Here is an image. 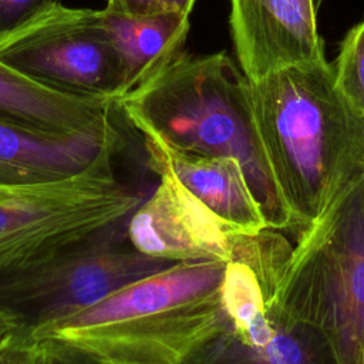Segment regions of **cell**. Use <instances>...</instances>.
Listing matches in <instances>:
<instances>
[{"label": "cell", "instance_id": "20", "mask_svg": "<svg viewBox=\"0 0 364 364\" xmlns=\"http://www.w3.org/2000/svg\"><path fill=\"white\" fill-rule=\"evenodd\" d=\"M23 330L27 328L24 327L21 320L9 310L0 307V346L16 334L21 333Z\"/></svg>", "mask_w": 364, "mask_h": 364}, {"label": "cell", "instance_id": "14", "mask_svg": "<svg viewBox=\"0 0 364 364\" xmlns=\"http://www.w3.org/2000/svg\"><path fill=\"white\" fill-rule=\"evenodd\" d=\"M337 316L347 344L357 347L364 333V246L353 249L343 262L337 291Z\"/></svg>", "mask_w": 364, "mask_h": 364}, {"label": "cell", "instance_id": "4", "mask_svg": "<svg viewBox=\"0 0 364 364\" xmlns=\"http://www.w3.org/2000/svg\"><path fill=\"white\" fill-rule=\"evenodd\" d=\"M250 101L263 149L309 183L321 179L328 158L364 154V114L343 95L326 58L250 82Z\"/></svg>", "mask_w": 364, "mask_h": 364}, {"label": "cell", "instance_id": "9", "mask_svg": "<svg viewBox=\"0 0 364 364\" xmlns=\"http://www.w3.org/2000/svg\"><path fill=\"white\" fill-rule=\"evenodd\" d=\"M119 145L121 134L112 115L73 134L46 132L0 119V183L67 178Z\"/></svg>", "mask_w": 364, "mask_h": 364}, {"label": "cell", "instance_id": "19", "mask_svg": "<svg viewBox=\"0 0 364 364\" xmlns=\"http://www.w3.org/2000/svg\"><path fill=\"white\" fill-rule=\"evenodd\" d=\"M104 9L119 14L144 16L158 11V0H105Z\"/></svg>", "mask_w": 364, "mask_h": 364}, {"label": "cell", "instance_id": "21", "mask_svg": "<svg viewBox=\"0 0 364 364\" xmlns=\"http://www.w3.org/2000/svg\"><path fill=\"white\" fill-rule=\"evenodd\" d=\"M196 0H158V11H173L189 16Z\"/></svg>", "mask_w": 364, "mask_h": 364}, {"label": "cell", "instance_id": "13", "mask_svg": "<svg viewBox=\"0 0 364 364\" xmlns=\"http://www.w3.org/2000/svg\"><path fill=\"white\" fill-rule=\"evenodd\" d=\"M222 306L232 334L245 346L260 348L273 336L263 309V296L255 272L236 259L226 262L220 286Z\"/></svg>", "mask_w": 364, "mask_h": 364}, {"label": "cell", "instance_id": "11", "mask_svg": "<svg viewBox=\"0 0 364 364\" xmlns=\"http://www.w3.org/2000/svg\"><path fill=\"white\" fill-rule=\"evenodd\" d=\"M117 102L57 91L0 63V119L28 128L73 134L112 115Z\"/></svg>", "mask_w": 364, "mask_h": 364}, {"label": "cell", "instance_id": "10", "mask_svg": "<svg viewBox=\"0 0 364 364\" xmlns=\"http://www.w3.org/2000/svg\"><path fill=\"white\" fill-rule=\"evenodd\" d=\"M142 136L146 164L152 172L159 168L171 171L191 193L236 232L249 229L256 222L253 191L236 159L191 154L158 136Z\"/></svg>", "mask_w": 364, "mask_h": 364}, {"label": "cell", "instance_id": "16", "mask_svg": "<svg viewBox=\"0 0 364 364\" xmlns=\"http://www.w3.org/2000/svg\"><path fill=\"white\" fill-rule=\"evenodd\" d=\"M37 343H38L37 364H102L92 355L87 354L85 351L58 340L40 338L37 340Z\"/></svg>", "mask_w": 364, "mask_h": 364}, {"label": "cell", "instance_id": "1", "mask_svg": "<svg viewBox=\"0 0 364 364\" xmlns=\"http://www.w3.org/2000/svg\"><path fill=\"white\" fill-rule=\"evenodd\" d=\"M225 266L175 263L28 333L74 346L102 364H186L225 326Z\"/></svg>", "mask_w": 364, "mask_h": 364}, {"label": "cell", "instance_id": "12", "mask_svg": "<svg viewBox=\"0 0 364 364\" xmlns=\"http://www.w3.org/2000/svg\"><path fill=\"white\" fill-rule=\"evenodd\" d=\"M101 16L121 63L124 95L152 80L183 53L189 33L186 14L156 11L129 16L101 9Z\"/></svg>", "mask_w": 364, "mask_h": 364}, {"label": "cell", "instance_id": "8", "mask_svg": "<svg viewBox=\"0 0 364 364\" xmlns=\"http://www.w3.org/2000/svg\"><path fill=\"white\" fill-rule=\"evenodd\" d=\"M323 0H229L237 64L250 82L324 60L317 16Z\"/></svg>", "mask_w": 364, "mask_h": 364}, {"label": "cell", "instance_id": "17", "mask_svg": "<svg viewBox=\"0 0 364 364\" xmlns=\"http://www.w3.org/2000/svg\"><path fill=\"white\" fill-rule=\"evenodd\" d=\"M38 343L23 330L0 346V364H37Z\"/></svg>", "mask_w": 364, "mask_h": 364}, {"label": "cell", "instance_id": "7", "mask_svg": "<svg viewBox=\"0 0 364 364\" xmlns=\"http://www.w3.org/2000/svg\"><path fill=\"white\" fill-rule=\"evenodd\" d=\"M159 182L127 222L135 249L183 262H229L236 230L191 193L175 175L159 168Z\"/></svg>", "mask_w": 364, "mask_h": 364}, {"label": "cell", "instance_id": "18", "mask_svg": "<svg viewBox=\"0 0 364 364\" xmlns=\"http://www.w3.org/2000/svg\"><path fill=\"white\" fill-rule=\"evenodd\" d=\"M44 0H0V38L23 23Z\"/></svg>", "mask_w": 364, "mask_h": 364}, {"label": "cell", "instance_id": "5", "mask_svg": "<svg viewBox=\"0 0 364 364\" xmlns=\"http://www.w3.org/2000/svg\"><path fill=\"white\" fill-rule=\"evenodd\" d=\"M128 219L1 279L0 307L31 330L87 309L127 284L175 264L135 249L127 235Z\"/></svg>", "mask_w": 364, "mask_h": 364}, {"label": "cell", "instance_id": "6", "mask_svg": "<svg viewBox=\"0 0 364 364\" xmlns=\"http://www.w3.org/2000/svg\"><path fill=\"white\" fill-rule=\"evenodd\" d=\"M0 63L61 92L115 102L124 95L121 63L101 9L44 0L0 38Z\"/></svg>", "mask_w": 364, "mask_h": 364}, {"label": "cell", "instance_id": "3", "mask_svg": "<svg viewBox=\"0 0 364 364\" xmlns=\"http://www.w3.org/2000/svg\"><path fill=\"white\" fill-rule=\"evenodd\" d=\"M119 148L60 179L0 183V280L127 220L148 196L114 171Z\"/></svg>", "mask_w": 364, "mask_h": 364}, {"label": "cell", "instance_id": "2", "mask_svg": "<svg viewBox=\"0 0 364 364\" xmlns=\"http://www.w3.org/2000/svg\"><path fill=\"white\" fill-rule=\"evenodd\" d=\"M117 108L141 135L191 154L236 159L256 195H267L266 154L257 132L250 81L225 53L185 51Z\"/></svg>", "mask_w": 364, "mask_h": 364}, {"label": "cell", "instance_id": "15", "mask_svg": "<svg viewBox=\"0 0 364 364\" xmlns=\"http://www.w3.org/2000/svg\"><path fill=\"white\" fill-rule=\"evenodd\" d=\"M333 68L343 95L364 114V18L346 34Z\"/></svg>", "mask_w": 364, "mask_h": 364}]
</instances>
